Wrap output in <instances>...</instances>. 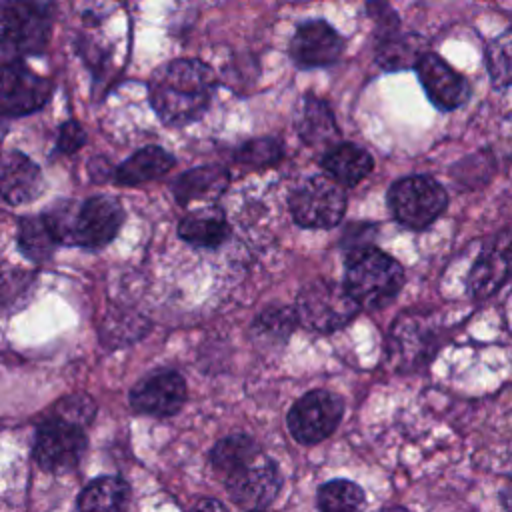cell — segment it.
Wrapping results in <instances>:
<instances>
[{
  "label": "cell",
  "instance_id": "6",
  "mask_svg": "<svg viewBox=\"0 0 512 512\" xmlns=\"http://www.w3.org/2000/svg\"><path fill=\"white\" fill-rule=\"evenodd\" d=\"M448 206L444 186L426 174L404 176L388 190L392 216L410 230L428 228Z\"/></svg>",
  "mask_w": 512,
  "mask_h": 512
},
{
  "label": "cell",
  "instance_id": "1",
  "mask_svg": "<svg viewBox=\"0 0 512 512\" xmlns=\"http://www.w3.org/2000/svg\"><path fill=\"white\" fill-rule=\"evenodd\" d=\"M218 80L198 58H176L156 68L148 80V100L158 120L182 128L204 116Z\"/></svg>",
  "mask_w": 512,
  "mask_h": 512
},
{
  "label": "cell",
  "instance_id": "18",
  "mask_svg": "<svg viewBox=\"0 0 512 512\" xmlns=\"http://www.w3.org/2000/svg\"><path fill=\"white\" fill-rule=\"evenodd\" d=\"M294 128L306 146H328L332 148L340 138L334 112L326 100L304 94L296 106Z\"/></svg>",
  "mask_w": 512,
  "mask_h": 512
},
{
  "label": "cell",
  "instance_id": "19",
  "mask_svg": "<svg viewBox=\"0 0 512 512\" xmlns=\"http://www.w3.org/2000/svg\"><path fill=\"white\" fill-rule=\"evenodd\" d=\"M424 52L426 50L422 38L402 32L400 26L376 32L374 58L382 70L398 72L406 68H416Z\"/></svg>",
  "mask_w": 512,
  "mask_h": 512
},
{
  "label": "cell",
  "instance_id": "32",
  "mask_svg": "<svg viewBox=\"0 0 512 512\" xmlns=\"http://www.w3.org/2000/svg\"><path fill=\"white\" fill-rule=\"evenodd\" d=\"M84 144H86V130L82 128L80 122L66 120L60 124L58 136H56V152L70 156L78 152Z\"/></svg>",
  "mask_w": 512,
  "mask_h": 512
},
{
  "label": "cell",
  "instance_id": "15",
  "mask_svg": "<svg viewBox=\"0 0 512 512\" xmlns=\"http://www.w3.org/2000/svg\"><path fill=\"white\" fill-rule=\"evenodd\" d=\"M432 328L424 316H402L388 338V360L398 370H412L432 354Z\"/></svg>",
  "mask_w": 512,
  "mask_h": 512
},
{
  "label": "cell",
  "instance_id": "29",
  "mask_svg": "<svg viewBox=\"0 0 512 512\" xmlns=\"http://www.w3.org/2000/svg\"><path fill=\"white\" fill-rule=\"evenodd\" d=\"M484 62L494 88L512 84V28L494 36L484 48Z\"/></svg>",
  "mask_w": 512,
  "mask_h": 512
},
{
  "label": "cell",
  "instance_id": "3",
  "mask_svg": "<svg viewBox=\"0 0 512 512\" xmlns=\"http://www.w3.org/2000/svg\"><path fill=\"white\" fill-rule=\"evenodd\" d=\"M344 284L360 308L378 310L400 292L404 270L390 254L374 246H356L346 258Z\"/></svg>",
  "mask_w": 512,
  "mask_h": 512
},
{
  "label": "cell",
  "instance_id": "35",
  "mask_svg": "<svg viewBox=\"0 0 512 512\" xmlns=\"http://www.w3.org/2000/svg\"><path fill=\"white\" fill-rule=\"evenodd\" d=\"M378 512H410V510H406V508H402V506H386V508H382V510H378Z\"/></svg>",
  "mask_w": 512,
  "mask_h": 512
},
{
  "label": "cell",
  "instance_id": "12",
  "mask_svg": "<svg viewBox=\"0 0 512 512\" xmlns=\"http://www.w3.org/2000/svg\"><path fill=\"white\" fill-rule=\"evenodd\" d=\"M128 402L138 414L174 416L186 402V382L176 370H156L132 386Z\"/></svg>",
  "mask_w": 512,
  "mask_h": 512
},
{
  "label": "cell",
  "instance_id": "25",
  "mask_svg": "<svg viewBox=\"0 0 512 512\" xmlns=\"http://www.w3.org/2000/svg\"><path fill=\"white\" fill-rule=\"evenodd\" d=\"M16 244L20 254L32 264H42L50 260L54 250L60 246L42 214L22 216L18 220Z\"/></svg>",
  "mask_w": 512,
  "mask_h": 512
},
{
  "label": "cell",
  "instance_id": "7",
  "mask_svg": "<svg viewBox=\"0 0 512 512\" xmlns=\"http://www.w3.org/2000/svg\"><path fill=\"white\" fill-rule=\"evenodd\" d=\"M288 208L302 228H334L346 212V194L334 178L314 174L290 192Z\"/></svg>",
  "mask_w": 512,
  "mask_h": 512
},
{
  "label": "cell",
  "instance_id": "11",
  "mask_svg": "<svg viewBox=\"0 0 512 512\" xmlns=\"http://www.w3.org/2000/svg\"><path fill=\"white\" fill-rule=\"evenodd\" d=\"M52 96V82L26 66L24 58L2 62L0 112L6 118L38 112Z\"/></svg>",
  "mask_w": 512,
  "mask_h": 512
},
{
  "label": "cell",
  "instance_id": "34",
  "mask_svg": "<svg viewBox=\"0 0 512 512\" xmlns=\"http://www.w3.org/2000/svg\"><path fill=\"white\" fill-rule=\"evenodd\" d=\"M502 504L508 512H512V484L502 490Z\"/></svg>",
  "mask_w": 512,
  "mask_h": 512
},
{
  "label": "cell",
  "instance_id": "9",
  "mask_svg": "<svg viewBox=\"0 0 512 512\" xmlns=\"http://www.w3.org/2000/svg\"><path fill=\"white\" fill-rule=\"evenodd\" d=\"M222 480L232 502L246 512L266 510L282 488L280 470L264 452L238 466Z\"/></svg>",
  "mask_w": 512,
  "mask_h": 512
},
{
  "label": "cell",
  "instance_id": "17",
  "mask_svg": "<svg viewBox=\"0 0 512 512\" xmlns=\"http://www.w3.org/2000/svg\"><path fill=\"white\" fill-rule=\"evenodd\" d=\"M44 190L40 166L20 150H8L2 156L0 192L10 206H20L36 200Z\"/></svg>",
  "mask_w": 512,
  "mask_h": 512
},
{
  "label": "cell",
  "instance_id": "33",
  "mask_svg": "<svg viewBox=\"0 0 512 512\" xmlns=\"http://www.w3.org/2000/svg\"><path fill=\"white\" fill-rule=\"evenodd\" d=\"M188 512H228V508L216 498H200L196 504L190 506Z\"/></svg>",
  "mask_w": 512,
  "mask_h": 512
},
{
  "label": "cell",
  "instance_id": "5",
  "mask_svg": "<svg viewBox=\"0 0 512 512\" xmlns=\"http://www.w3.org/2000/svg\"><path fill=\"white\" fill-rule=\"evenodd\" d=\"M298 322L314 332H334L356 318L360 304L352 298L346 284L334 280H314L296 298Z\"/></svg>",
  "mask_w": 512,
  "mask_h": 512
},
{
  "label": "cell",
  "instance_id": "10",
  "mask_svg": "<svg viewBox=\"0 0 512 512\" xmlns=\"http://www.w3.org/2000/svg\"><path fill=\"white\" fill-rule=\"evenodd\" d=\"M344 402L330 390H310L298 398L286 416L292 438L300 444H318L326 440L340 424Z\"/></svg>",
  "mask_w": 512,
  "mask_h": 512
},
{
  "label": "cell",
  "instance_id": "21",
  "mask_svg": "<svg viewBox=\"0 0 512 512\" xmlns=\"http://www.w3.org/2000/svg\"><path fill=\"white\" fill-rule=\"evenodd\" d=\"M320 164L324 172L342 186H356L374 168L370 152L352 142H340L328 148Z\"/></svg>",
  "mask_w": 512,
  "mask_h": 512
},
{
  "label": "cell",
  "instance_id": "23",
  "mask_svg": "<svg viewBox=\"0 0 512 512\" xmlns=\"http://www.w3.org/2000/svg\"><path fill=\"white\" fill-rule=\"evenodd\" d=\"M176 158L160 146H144L136 150L130 158L114 168V182L120 186H140L144 182L156 180L170 172Z\"/></svg>",
  "mask_w": 512,
  "mask_h": 512
},
{
  "label": "cell",
  "instance_id": "22",
  "mask_svg": "<svg viewBox=\"0 0 512 512\" xmlns=\"http://www.w3.org/2000/svg\"><path fill=\"white\" fill-rule=\"evenodd\" d=\"M228 170L218 164L198 166L182 172L172 182V194L180 206H188L194 200H214L228 186Z\"/></svg>",
  "mask_w": 512,
  "mask_h": 512
},
{
  "label": "cell",
  "instance_id": "28",
  "mask_svg": "<svg viewBox=\"0 0 512 512\" xmlns=\"http://www.w3.org/2000/svg\"><path fill=\"white\" fill-rule=\"evenodd\" d=\"M296 320V310L284 306H270L254 318L252 332L264 344H284L290 338Z\"/></svg>",
  "mask_w": 512,
  "mask_h": 512
},
{
  "label": "cell",
  "instance_id": "13",
  "mask_svg": "<svg viewBox=\"0 0 512 512\" xmlns=\"http://www.w3.org/2000/svg\"><path fill=\"white\" fill-rule=\"evenodd\" d=\"M288 52L298 68H326L342 56L344 38L326 20H308L296 28Z\"/></svg>",
  "mask_w": 512,
  "mask_h": 512
},
{
  "label": "cell",
  "instance_id": "14",
  "mask_svg": "<svg viewBox=\"0 0 512 512\" xmlns=\"http://www.w3.org/2000/svg\"><path fill=\"white\" fill-rule=\"evenodd\" d=\"M416 74L430 102L442 112L460 108L470 96V84L466 76H462L434 52L422 54L416 64Z\"/></svg>",
  "mask_w": 512,
  "mask_h": 512
},
{
  "label": "cell",
  "instance_id": "4",
  "mask_svg": "<svg viewBox=\"0 0 512 512\" xmlns=\"http://www.w3.org/2000/svg\"><path fill=\"white\" fill-rule=\"evenodd\" d=\"M56 16V0H2V62L38 56L48 46Z\"/></svg>",
  "mask_w": 512,
  "mask_h": 512
},
{
  "label": "cell",
  "instance_id": "8",
  "mask_svg": "<svg viewBox=\"0 0 512 512\" xmlns=\"http://www.w3.org/2000/svg\"><path fill=\"white\" fill-rule=\"evenodd\" d=\"M86 446L84 426L52 414L36 428L32 456L44 472L68 474L80 464Z\"/></svg>",
  "mask_w": 512,
  "mask_h": 512
},
{
  "label": "cell",
  "instance_id": "2",
  "mask_svg": "<svg viewBox=\"0 0 512 512\" xmlns=\"http://www.w3.org/2000/svg\"><path fill=\"white\" fill-rule=\"evenodd\" d=\"M58 244L100 250L110 244L124 224V208L112 196H90L82 202L58 200L42 212Z\"/></svg>",
  "mask_w": 512,
  "mask_h": 512
},
{
  "label": "cell",
  "instance_id": "26",
  "mask_svg": "<svg viewBox=\"0 0 512 512\" xmlns=\"http://www.w3.org/2000/svg\"><path fill=\"white\" fill-rule=\"evenodd\" d=\"M260 452H262V448L258 446V442L252 436L236 432V434H230V436H224L222 440H218L212 446L208 460H210V466L214 468V472H218L224 478L226 474H230L238 466L246 464Z\"/></svg>",
  "mask_w": 512,
  "mask_h": 512
},
{
  "label": "cell",
  "instance_id": "24",
  "mask_svg": "<svg viewBox=\"0 0 512 512\" xmlns=\"http://www.w3.org/2000/svg\"><path fill=\"white\" fill-rule=\"evenodd\" d=\"M130 486L120 476H100L88 482L76 498V512H124Z\"/></svg>",
  "mask_w": 512,
  "mask_h": 512
},
{
  "label": "cell",
  "instance_id": "16",
  "mask_svg": "<svg viewBox=\"0 0 512 512\" xmlns=\"http://www.w3.org/2000/svg\"><path fill=\"white\" fill-rule=\"evenodd\" d=\"M512 272V234L496 236L476 258L468 274V290L476 298L490 296Z\"/></svg>",
  "mask_w": 512,
  "mask_h": 512
},
{
  "label": "cell",
  "instance_id": "27",
  "mask_svg": "<svg viewBox=\"0 0 512 512\" xmlns=\"http://www.w3.org/2000/svg\"><path fill=\"white\" fill-rule=\"evenodd\" d=\"M316 504L318 512H362L366 496L356 482L336 478L318 488Z\"/></svg>",
  "mask_w": 512,
  "mask_h": 512
},
{
  "label": "cell",
  "instance_id": "30",
  "mask_svg": "<svg viewBox=\"0 0 512 512\" xmlns=\"http://www.w3.org/2000/svg\"><path fill=\"white\" fill-rule=\"evenodd\" d=\"M282 146L276 138L270 136H260V138H252L248 142H244L236 154L234 160L246 166H254V168H264V166H272L276 162L282 160Z\"/></svg>",
  "mask_w": 512,
  "mask_h": 512
},
{
  "label": "cell",
  "instance_id": "31",
  "mask_svg": "<svg viewBox=\"0 0 512 512\" xmlns=\"http://www.w3.org/2000/svg\"><path fill=\"white\" fill-rule=\"evenodd\" d=\"M94 414H96V404L86 394L66 396V398H62L54 406V416H60V418L70 420V422H76L80 426L90 424Z\"/></svg>",
  "mask_w": 512,
  "mask_h": 512
},
{
  "label": "cell",
  "instance_id": "20",
  "mask_svg": "<svg viewBox=\"0 0 512 512\" xmlns=\"http://www.w3.org/2000/svg\"><path fill=\"white\" fill-rule=\"evenodd\" d=\"M178 236L194 248L214 250L228 240L230 224L220 208L208 206L186 214L178 222Z\"/></svg>",
  "mask_w": 512,
  "mask_h": 512
}]
</instances>
